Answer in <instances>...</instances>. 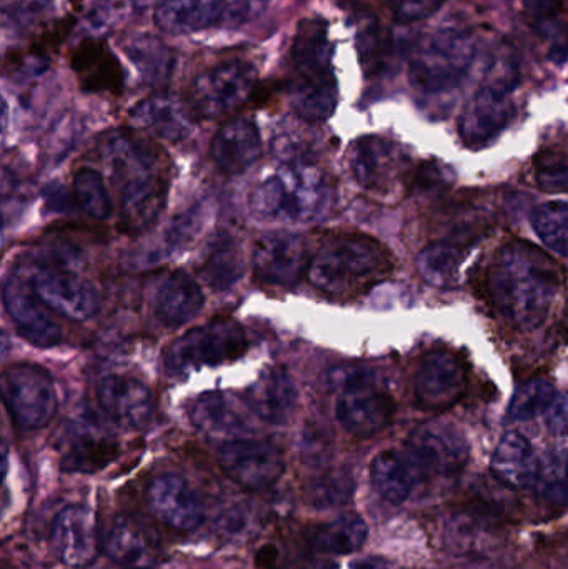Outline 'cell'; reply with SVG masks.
I'll return each mask as SVG.
<instances>
[{
  "label": "cell",
  "instance_id": "8",
  "mask_svg": "<svg viewBox=\"0 0 568 569\" xmlns=\"http://www.w3.org/2000/svg\"><path fill=\"white\" fill-rule=\"evenodd\" d=\"M332 381L340 388L336 417L343 430L369 438L392 423L396 401L370 368H342L332 373Z\"/></svg>",
  "mask_w": 568,
  "mask_h": 569
},
{
  "label": "cell",
  "instance_id": "3",
  "mask_svg": "<svg viewBox=\"0 0 568 569\" xmlns=\"http://www.w3.org/2000/svg\"><path fill=\"white\" fill-rule=\"evenodd\" d=\"M332 56L327 23L320 19L302 20L290 47L287 96L293 112L307 122H323L336 112L339 87Z\"/></svg>",
  "mask_w": 568,
  "mask_h": 569
},
{
  "label": "cell",
  "instance_id": "51",
  "mask_svg": "<svg viewBox=\"0 0 568 569\" xmlns=\"http://www.w3.org/2000/svg\"><path fill=\"white\" fill-rule=\"evenodd\" d=\"M69 2H70V6L73 7V10H76V12H80V10H82L83 2H86V0H69Z\"/></svg>",
  "mask_w": 568,
  "mask_h": 569
},
{
  "label": "cell",
  "instance_id": "37",
  "mask_svg": "<svg viewBox=\"0 0 568 569\" xmlns=\"http://www.w3.org/2000/svg\"><path fill=\"white\" fill-rule=\"evenodd\" d=\"M360 66L369 77L383 76L396 66L397 42L392 30L377 22L366 23L357 36Z\"/></svg>",
  "mask_w": 568,
  "mask_h": 569
},
{
  "label": "cell",
  "instance_id": "5",
  "mask_svg": "<svg viewBox=\"0 0 568 569\" xmlns=\"http://www.w3.org/2000/svg\"><path fill=\"white\" fill-rule=\"evenodd\" d=\"M336 203L332 180L307 160H293L263 177L249 197L259 220L310 223L322 220Z\"/></svg>",
  "mask_w": 568,
  "mask_h": 569
},
{
  "label": "cell",
  "instance_id": "17",
  "mask_svg": "<svg viewBox=\"0 0 568 569\" xmlns=\"http://www.w3.org/2000/svg\"><path fill=\"white\" fill-rule=\"evenodd\" d=\"M152 517L177 533H192L202 525L206 508L192 485L177 473H162L150 481L146 491Z\"/></svg>",
  "mask_w": 568,
  "mask_h": 569
},
{
  "label": "cell",
  "instance_id": "16",
  "mask_svg": "<svg viewBox=\"0 0 568 569\" xmlns=\"http://www.w3.org/2000/svg\"><path fill=\"white\" fill-rule=\"evenodd\" d=\"M467 368L459 355L449 350L427 351L413 373V397L426 411L454 407L466 393Z\"/></svg>",
  "mask_w": 568,
  "mask_h": 569
},
{
  "label": "cell",
  "instance_id": "15",
  "mask_svg": "<svg viewBox=\"0 0 568 569\" xmlns=\"http://www.w3.org/2000/svg\"><path fill=\"white\" fill-rule=\"evenodd\" d=\"M309 247L297 233H266L253 243V279L272 288H292L309 272Z\"/></svg>",
  "mask_w": 568,
  "mask_h": 569
},
{
  "label": "cell",
  "instance_id": "11",
  "mask_svg": "<svg viewBox=\"0 0 568 569\" xmlns=\"http://www.w3.org/2000/svg\"><path fill=\"white\" fill-rule=\"evenodd\" d=\"M349 163L357 183L376 196H392L407 180H413L407 153L383 137L357 139L350 147Z\"/></svg>",
  "mask_w": 568,
  "mask_h": 569
},
{
  "label": "cell",
  "instance_id": "2",
  "mask_svg": "<svg viewBox=\"0 0 568 569\" xmlns=\"http://www.w3.org/2000/svg\"><path fill=\"white\" fill-rule=\"evenodd\" d=\"M103 153L120 183L119 229L127 236H140L156 226L169 197L162 153L152 140L129 130L110 136Z\"/></svg>",
  "mask_w": 568,
  "mask_h": 569
},
{
  "label": "cell",
  "instance_id": "35",
  "mask_svg": "<svg viewBox=\"0 0 568 569\" xmlns=\"http://www.w3.org/2000/svg\"><path fill=\"white\" fill-rule=\"evenodd\" d=\"M469 243L444 240L426 247L417 259V269L432 287L450 288L460 282V270L469 256Z\"/></svg>",
  "mask_w": 568,
  "mask_h": 569
},
{
  "label": "cell",
  "instance_id": "46",
  "mask_svg": "<svg viewBox=\"0 0 568 569\" xmlns=\"http://www.w3.org/2000/svg\"><path fill=\"white\" fill-rule=\"evenodd\" d=\"M76 17L66 16L62 19L56 20L52 26L47 27L39 37H37L36 42L30 46L29 57H36V59H42L46 53L52 52L56 50L60 43L63 42V39L69 37V33L72 32L73 27H76Z\"/></svg>",
  "mask_w": 568,
  "mask_h": 569
},
{
  "label": "cell",
  "instance_id": "31",
  "mask_svg": "<svg viewBox=\"0 0 568 569\" xmlns=\"http://www.w3.org/2000/svg\"><path fill=\"white\" fill-rule=\"evenodd\" d=\"M222 12L223 0H159L153 19L163 32L183 36L220 26Z\"/></svg>",
  "mask_w": 568,
  "mask_h": 569
},
{
  "label": "cell",
  "instance_id": "26",
  "mask_svg": "<svg viewBox=\"0 0 568 569\" xmlns=\"http://www.w3.org/2000/svg\"><path fill=\"white\" fill-rule=\"evenodd\" d=\"M494 477L510 490H529L542 477L539 457L524 435L509 431L500 438L490 461Z\"/></svg>",
  "mask_w": 568,
  "mask_h": 569
},
{
  "label": "cell",
  "instance_id": "40",
  "mask_svg": "<svg viewBox=\"0 0 568 569\" xmlns=\"http://www.w3.org/2000/svg\"><path fill=\"white\" fill-rule=\"evenodd\" d=\"M356 490L352 473L346 468L323 471L319 477L312 478L307 485V501L320 510L342 507L349 503Z\"/></svg>",
  "mask_w": 568,
  "mask_h": 569
},
{
  "label": "cell",
  "instance_id": "7",
  "mask_svg": "<svg viewBox=\"0 0 568 569\" xmlns=\"http://www.w3.org/2000/svg\"><path fill=\"white\" fill-rule=\"evenodd\" d=\"M249 348L246 330L232 318H216L177 338L163 353L170 377H187L203 367L239 360Z\"/></svg>",
  "mask_w": 568,
  "mask_h": 569
},
{
  "label": "cell",
  "instance_id": "22",
  "mask_svg": "<svg viewBox=\"0 0 568 569\" xmlns=\"http://www.w3.org/2000/svg\"><path fill=\"white\" fill-rule=\"evenodd\" d=\"M96 395L103 413L119 427L140 430L152 420V393L137 378L107 375L97 383Z\"/></svg>",
  "mask_w": 568,
  "mask_h": 569
},
{
  "label": "cell",
  "instance_id": "41",
  "mask_svg": "<svg viewBox=\"0 0 568 569\" xmlns=\"http://www.w3.org/2000/svg\"><path fill=\"white\" fill-rule=\"evenodd\" d=\"M532 226L550 250L568 259V202H547L537 207Z\"/></svg>",
  "mask_w": 568,
  "mask_h": 569
},
{
  "label": "cell",
  "instance_id": "50",
  "mask_svg": "<svg viewBox=\"0 0 568 569\" xmlns=\"http://www.w3.org/2000/svg\"><path fill=\"white\" fill-rule=\"evenodd\" d=\"M350 569H389V565L382 558L367 557L353 560L350 563Z\"/></svg>",
  "mask_w": 568,
  "mask_h": 569
},
{
  "label": "cell",
  "instance_id": "38",
  "mask_svg": "<svg viewBox=\"0 0 568 569\" xmlns=\"http://www.w3.org/2000/svg\"><path fill=\"white\" fill-rule=\"evenodd\" d=\"M72 197L77 209L89 219L102 222L112 216V199L106 180L96 169L82 167L77 170L72 180Z\"/></svg>",
  "mask_w": 568,
  "mask_h": 569
},
{
  "label": "cell",
  "instance_id": "34",
  "mask_svg": "<svg viewBox=\"0 0 568 569\" xmlns=\"http://www.w3.org/2000/svg\"><path fill=\"white\" fill-rule=\"evenodd\" d=\"M119 455L120 445L113 438L83 431L67 443L60 468L67 473L92 475L109 467Z\"/></svg>",
  "mask_w": 568,
  "mask_h": 569
},
{
  "label": "cell",
  "instance_id": "29",
  "mask_svg": "<svg viewBox=\"0 0 568 569\" xmlns=\"http://www.w3.org/2000/svg\"><path fill=\"white\" fill-rule=\"evenodd\" d=\"M189 418L193 427L210 437L237 440L249 431L240 401L223 391H206L190 403Z\"/></svg>",
  "mask_w": 568,
  "mask_h": 569
},
{
  "label": "cell",
  "instance_id": "18",
  "mask_svg": "<svg viewBox=\"0 0 568 569\" xmlns=\"http://www.w3.org/2000/svg\"><path fill=\"white\" fill-rule=\"evenodd\" d=\"M514 90L486 82L470 99L459 120V133L469 149H482L496 140L512 122L516 106Z\"/></svg>",
  "mask_w": 568,
  "mask_h": 569
},
{
  "label": "cell",
  "instance_id": "39",
  "mask_svg": "<svg viewBox=\"0 0 568 569\" xmlns=\"http://www.w3.org/2000/svg\"><path fill=\"white\" fill-rule=\"evenodd\" d=\"M126 53L143 79L152 83L166 82L176 63L172 50L153 37H133L126 46Z\"/></svg>",
  "mask_w": 568,
  "mask_h": 569
},
{
  "label": "cell",
  "instance_id": "9",
  "mask_svg": "<svg viewBox=\"0 0 568 569\" xmlns=\"http://www.w3.org/2000/svg\"><path fill=\"white\" fill-rule=\"evenodd\" d=\"M256 89L253 63L242 59L227 60L196 77L187 102L197 119H220L249 102Z\"/></svg>",
  "mask_w": 568,
  "mask_h": 569
},
{
  "label": "cell",
  "instance_id": "1",
  "mask_svg": "<svg viewBox=\"0 0 568 569\" xmlns=\"http://www.w3.org/2000/svg\"><path fill=\"white\" fill-rule=\"evenodd\" d=\"M562 270L532 243L516 240L494 257L487 270V295L504 320L530 330L544 323L557 291Z\"/></svg>",
  "mask_w": 568,
  "mask_h": 569
},
{
  "label": "cell",
  "instance_id": "27",
  "mask_svg": "<svg viewBox=\"0 0 568 569\" xmlns=\"http://www.w3.org/2000/svg\"><path fill=\"white\" fill-rule=\"evenodd\" d=\"M130 119L140 129L153 133L159 139L169 140V142H182L192 133L193 116L189 102L167 96V93H157L137 103L130 110Z\"/></svg>",
  "mask_w": 568,
  "mask_h": 569
},
{
  "label": "cell",
  "instance_id": "24",
  "mask_svg": "<svg viewBox=\"0 0 568 569\" xmlns=\"http://www.w3.org/2000/svg\"><path fill=\"white\" fill-rule=\"evenodd\" d=\"M217 169L233 177L249 170L262 156L259 127L249 117H236L220 127L210 143Z\"/></svg>",
  "mask_w": 568,
  "mask_h": 569
},
{
  "label": "cell",
  "instance_id": "52",
  "mask_svg": "<svg viewBox=\"0 0 568 569\" xmlns=\"http://www.w3.org/2000/svg\"><path fill=\"white\" fill-rule=\"evenodd\" d=\"M566 478H567V481H568V458H567V465H566Z\"/></svg>",
  "mask_w": 568,
  "mask_h": 569
},
{
  "label": "cell",
  "instance_id": "45",
  "mask_svg": "<svg viewBox=\"0 0 568 569\" xmlns=\"http://www.w3.org/2000/svg\"><path fill=\"white\" fill-rule=\"evenodd\" d=\"M269 3L270 0H223L220 26L227 27V29L246 26L257 19Z\"/></svg>",
  "mask_w": 568,
  "mask_h": 569
},
{
  "label": "cell",
  "instance_id": "47",
  "mask_svg": "<svg viewBox=\"0 0 568 569\" xmlns=\"http://www.w3.org/2000/svg\"><path fill=\"white\" fill-rule=\"evenodd\" d=\"M524 10L539 29L557 23L564 9V0H522Z\"/></svg>",
  "mask_w": 568,
  "mask_h": 569
},
{
  "label": "cell",
  "instance_id": "44",
  "mask_svg": "<svg viewBox=\"0 0 568 569\" xmlns=\"http://www.w3.org/2000/svg\"><path fill=\"white\" fill-rule=\"evenodd\" d=\"M397 23H413L429 19L446 0H383Z\"/></svg>",
  "mask_w": 568,
  "mask_h": 569
},
{
  "label": "cell",
  "instance_id": "33",
  "mask_svg": "<svg viewBox=\"0 0 568 569\" xmlns=\"http://www.w3.org/2000/svg\"><path fill=\"white\" fill-rule=\"evenodd\" d=\"M199 273L210 288L229 290L246 273V259L239 240L230 233H219L203 252Z\"/></svg>",
  "mask_w": 568,
  "mask_h": 569
},
{
  "label": "cell",
  "instance_id": "25",
  "mask_svg": "<svg viewBox=\"0 0 568 569\" xmlns=\"http://www.w3.org/2000/svg\"><path fill=\"white\" fill-rule=\"evenodd\" d=\"M70 67L83 92L122 93L126 82L122 66L103 40H82L70 53Z\"/></svg>",
  "mask_w": 568,
  "mask_h": 569
},
{
  "label": "cell",
  "instance_id": "23",
  "mask_svg": "<svg viewBox=\"0 0 568 569\" xmlns=\"http://www.w3.org/2000/svg\"><path fill=\"white\" fill-rule=\"evenodd\" d=\"M249 411L270 425H287L299 405V390L286 367L263 371L243 395Z\"/></svg>",
  "mask_w": 568,
  "mask_h": 569
},
{
  "label": "cell",
  "instance_id": "49",
  "mask_svg": "<svg viewBox=\"0 0 568 569\" xmlns=\"http://www.w3.org/2000/svg\"><path fill=\"white\" fill-rule=\"evenodd\" d=\"M412 182H416L420 190H432L449 186V182H452V177L444 167L436 166V163H423Z\"/></svg>",
  "mask_w": 568,
  "mask_h": 569
},
{
  "label": "cell",
  "instance_id": "19",
  "mask_svg": "<svg viewBox=\"0 0 568 569\" xmlns=\"http://www.w3.org/2000/svg\"><path fill=\"white\" fill-rule=\"evenodd\" d=\"M2 301L23 340L37 348H52L62 341V328L47 313L46 305L19 273L3 282Z\"/></svg>",
  "mask_w": 568,
  "mask_h": 569
},
{
  "label": "cell",
  "instance_id": "12",
  "mask_svg": "<svg viewBox=\"0 0 568 569\" xmlns=\"http://www.w3.org/2000/svg\"><path fill=\"white\" fill-rule=\"evenodd\" d=\"M23 279L47 308L69 320L86 321L99 313V291L79 273L62 267L39 266L29 269Z\"/></svg>",
  "mask_w": 568,
  "mask_h": 569
},
{
  "label": "cell",
  "instance_id": "14",
  "mask_svg": "<svg viewBox=\"0 0 568 569\" xmlns=\"http://www.w3.org/2000/svg\"><path fill=\"white\" fill-rule=\"evenodd\" d=\"M217 461L230 480L250 491L273 487L286 471V460L279 448L247 438L220 445Z\"/></svg>",
  "mask_w": 568,
  "mask_h": 569
},
{
  "label": "cell",
  "instance_id": "48",
  "mask_svg": "<svg viewBox=\"0 0 568 569\" xmlns=\"http://www.w3.org/2000/svg\"><path fill=\"white\" fill-rule=\"evenodd\" d=\"M544 415H546L547 430L554 437H566L568 435V391L557 393Z\"/></svg>",
  "mask_w": 568,
  "mask_h": 569
},
{
  "label": "cell",
  "instance_id": "13",
  "mask_svg": "<svg viewBox=\"0 0 568 569\" xmlns=\"http://www.w3.org/2000/svg\"><path fill=\"white\" fill-rule=\"evenodd\" d=\"M407 455L419 473L452 477L466 468L469 443L456 425L429 421L413 430L407 440Z\"/></svg>",
  "mask_w": 568,
  "mask_h": 569
},
{
  "label": "cell",
  "instance_id": "28",
  "mask_svg": "<svg viewBox=\"0 0 568 569\" xmlns=\"http://www.w3.org/2000/svg\"><path fill=\"white\" fill-rule=\"evenodd\" d=\"M153 315L160 323L179 328L192 321L203 308V293L189 273H166L153 291Z\"/></svg>",
  "mask_w": 568,
  "mask_h": 569
},
{
  "label": "cell",
  "instance_id": "42",
  "mask_svg": "<svg viewBox=\"0 0 568 569\" xmlns=\"http://www.w3.org/2000/svg\"><path fill=\"white\" fill-rule=\"evenodd\" d=\"M556 395V387L546 378H534L527 381L522 387L517 388L510 401V420L527 421L546 413Z\"/></svg>",
  "mask_w": 568,
  "mask_h": 569
},
{
  "label": "cell",
  "instance_id": "4",
  "mask_svg": "<svg viewBox=\"0 0 568 569\" xmlns=\"http://www.w3.org/2000/svg\"><path fill=\"white\" fill-rule=\"evenodd\" d=\"M393 257L379 240L363 233H333L310 260L309 282L333 298H352L382 282Z\"/></svg>",
  "mask_w": 568,
  "mask_h": 569
},
{
  "label": "cell",
  "instance_id": "32",
  "mask_svg": "<svg viewBox=\"0 0 568 569\" xmlns=\"http://www.w3.org/2000/svg\"><path fill=\"white\" fill-rule=\"evenodd\" d=\"M416 465L409 455L386 450L377 455L370 463V481L380 498L390 505H402L409 500L416 487Z\"/></svg>",
  "mask_w": 568,
  "mask_h": 569
},
{
  "label": "cell",
  "instance_id": "30",
  "mask_svg": "<svg viewBox=\"0 0 568 569\" xmlns=\"http://www.w3.org/2000/svg\"><path fill=\"white\" fill-rule=\"evenodd\" d=\"M307 550L330 557L356 553L369 537V528L359 515H343L327 523L312 525L302 533Z\"/></svg>",
  "mask_w": 568,
  "mask_h": 569
},
{
  "label": "cell",
  "instance_id": "36",
  "mask_svg": "<svg viewBox=\"0 0 568 569\" xmlns=\"http://www.w3.org/2000/svg\"><path fill=\"white\" fill-rule=\"evenodd\" d=\"M494 520L480 510L454 515L446 528L447 545L459 555L484 553L492 547Z\"/></svg>",
  "mask_w": 568,
  "mask_h": 569
},
{
  "label": "cell",
  "instance_id": "6",
  "mask_svg": "<svg viewBox=\"0 0 568 569\" xmlns=\"http://www.w3.org/2000/svg\"><path fill=\"white\" fill-rule=\"evenodd\" d=\"M476 57V37L466 29H440L423 37L409 59V79L422 93H442L459 86Z\"/></svg>",
  "mask_w": 568,
  "mask_h": 569
},
{
  "label": "cell",
  "instance_id": "21",
  "mask_svg": "<svg viewBox=\"0 0 568 569\" xmlns=\"http://www.w3.org/2000/svg\"><path fill=\"white\" fill-rule=\"evenodd\" d=\"M50 543L67 567H90L99 557L96 515L79 505L63 508L53 520Z\"/></svg>",
  "mask_w": 568,
  "mask_h": 569
},
{
  "label": "cell",
  "instance_id": "10",
  "mask_svg": "<svg viewBox=\"0 0 568 569\" xmlns=\"http://www.w3.org/2000/svg\"><path fill=\"white\" fill-rule=\"evenodd\" d=\"M3 405L20 430H39L56 417L57 393L46 368L17 363L2 373Z\"/></svg>",
  "mask_w": 568,
  "mask_h": 569
},
{
  "label": "cell",
  "instance_id": "43",
  "mask_svg": "<svg viewBox=\"0 0 568 569\" xmlns=\"http://www.w3.org/2000/svg\"><path fill=\"white\" fill-rule=\"evenodd\" d=\"M537 183L547 193L568 192V150L559 147L540 150L534 160Z\"/></svg>",
  "mask_w": 568,
  "mask_h": 569
},
{
  "label": "cell",
  "instance_id": "20",
  "mask_svg": "<svg viewBox=\"0 0 568 569\" xmlns=\"http://www.w3.org/2000/svg\"><path fill=\"white\" fill-rule=\"evenodd\" d=\"M103 548L107 557L123 569H153L162 561L159 538L133 515L120 513L110 521Z\"/></svg>",
  "mask_w": 568,
  "mask_h": 569
}]
</instances>
